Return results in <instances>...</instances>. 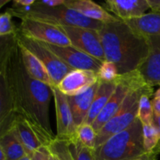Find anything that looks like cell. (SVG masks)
Returning <instances> with one entry per match:
<instances>
[{"instance_id":"obj_1","label":"cell","mask_w":160,"mask_h":160,"mask_svg":"<svg viewBox=\"0 0 160 160\" xmlns=\"http://www.w3.org/2000/svg\"><path fill=\"white\" fill-rule=\"evenodd\" d=\"M0 78V87L8 93L14 113L28 120L48 146L56 137L49 120L52 87L28 74L16 34L1 37Z\"/></svg>"},{"instance_id":"obj_2","label":"cell","mask_w":160,"mask_h":160,"mask_svg":"<svg viewBox=\"0 0 160 160\" xmlns=\"http://www.w3.org/2000/svg\"><path fill=\"white\" fill-rule=\"evenodd\" d=\"M99 34L106 59L117 66L119 75L138 70L148 58V36L134 31L125 21L104 23Z\"/></svg>"},{"instance_id":"obj_3","label":"cell","mask_w":160,"mask_h":160,"mask_svg":"<svg viewBox=\"0 0 160 160\" xmlns=\"http://www.w3.org/2000/svg\"><path fill=\"white\" fill-rule=\"evenodd\" d=\"M7 11L12 16L19 17L21 20L29 18L58 27H80L99 31L104 25L102 22L88 18L65 5L57 7H48L36 1L31 6L19 7L12 6Z\"/></svg>"},{"instance_id":"obj_4","label":"cell","mask_w":160,"mask_h":160,"mask_svg":"<svg viewBox=\"0 0 160 160\" xmlns=\"http://www.w3.org/2000/svg\"><path fill=\"white\" fill-rule=\"evenodd\" d=\"M96 160H131L147 155L143 144V124L138 118L94 150Z\"/></svg>"},{"instance_id":"obj_5","label":"cell","mask_w":160,"mask_h":160,"mask_svg":"<svg viewBox=\"0 0 160 160\" xmlns=\"http://www.w3.org/2000/svg\"><path fill=\"white\" fill-rule=\"evenodd\" d=\"M143 95L152 96L153 88L147 84L139 88L133 89L128 93L118 112L97 134L95 148L101 146L113 135L129 128L135 121L138 115L140 99Z\"/></svg>"},{"instance_id":"obj_6","label":"cell","mask_w":160,"mask_h":160,"mask_svg":"<svg viewBox=\"0 0 160 160\" xmlns=\"http://www.w3.org/2000/svg\"><path fill=\"white\" fill-rule=\"evenodd\" d=\"M16 36L18 42L31 52L44 64L51 77L55 87H57L67 74L73 70V69L64 63L54 52H52L45 43L23 35L18 31V28Z\"/></svg>"},{"instance_id":"obj_7","label":"cell","mask_w":160,"mask_h":160,"mask_svg":"<svg viewBox=\"0 0 160 160\" xmlns=\"http://www.w3.org/2000/svg\"><path fill=\"white\" fill-rule=\"evenodd\" d=\"M18 31L23 35L45 44L58 46H70V40L59 27L32 20L23 18Z\"/></svg>"},{"instance_id":"obj_8","label":"cell","mask_w":160,"mask_h":160,"mask_svg":"<svg viewBox=\"0 0 160 160\" xmlns=\"http://www.w3.org/2000/svg\"><path fill=\"white\" fill-rule=\"evenodd\" d=\"M70 40L71 46L102 62L106 60L99 31L80 27H59Z\"/></svg>"},{"instance_id":"obj_9","label":"cell","mask_w":160,"mask_h":160,"mask_svg":"<svg viewBox=\"0 0 160 160\" xmlns=\"http://www.w3.org/2000/svg\"><path fill=\"white\" fill-rule=\"evenodd\" d=\"M56 115V138L65 141H70L78 138V128L73 121L71 109L67 96L61 92L57 87H52Z\"/></svg>"},{"instance_id":"obj_10","label":"cell","mask_w":160,"mask_h":160,"mask_svg":"<svg viewBox=\"0 0 160 160\" xmlns=\"http://www.w3.org/2000/svg\"><path fill=\"white\" fill-rule=\"evenodd\" d=\"M45 45L73 70H92L98 73L102 63L99 59H95L71 45L58 46L50 44H45Z\"/></svg>"},{"instance_id":"obj_11","label":"cell","mask_w":160,"mask_h":160,"mask_svg":"<svg viewBox=\"0 0 160 160\" xmlns=\"http://www.w3.org/2000/svg\"><path fill=\"white\" fill-rule=\"evenodd\" d=\"M98 73L92 70H73L57 85V88L67 96L81 95L98 81Z\"/></svg>"},{"instance_id":"obj_12","label":"cell","mask_w":160,"mask_h":160,"mask_svg":"<svg viewBox=\"0 0 160 160\" xmlns=\"http://www.w3.org/2000/svg\"><path fill=\"white\" fill-rule=\"evenodd\" d=\"M149 54L138 69L142 78L148 85L160 87V36H148Z\"/></svg>"},{"instance_id":"obj_13","label":"cell","mask_w":160,"mask_h":160,"mask_svg":"<svg viewBox=\"0 0 160 160\" xmlns=\"http://www.w3.org/2000/svg\"><path fill=\"white\" fill-rule=\"evenodd\" d=\"M105 6L116 17L123 21L139 18L150 8L148 0H107L105 2Z\"/></svg>"},{"instance_id":"obj_14","label":"cell","mask_w":160,"mask_h":160,"mask_svg":"<svg viewBox=\"0 0 160 160\" xmlns=\"http://www.w3.org/2000/svg\"><path fill=\"white\" fill-rule=\"evenodd\" d=\"M98 80L94 85L84 93L74 96H67V100L71 109L73 121L77 128L84 123L90 111L94 98L99 86Z\"/></svg>"},{"instance_id":"obj_15","label":"cell","mask_w":160,"mask_h":160,"mask_svg":"<svg viewBox=\"0 0 160 160\" xmlns=\"http://www.w3.org/2000/svg\"><path fill=\"white\" fill-rule=\"evenodd\" d=\"M11 127H12L16 131L24 148L27 156L30 158L36 149L42 145H46L35 129L23 117L16 115Z\"/></svg>"},{"instance_id":"obj_16","label":"cell","mask_w":160,"mask_h":160,"mask_svg":"<svg viewBox=\"0 0 160 160\" xmlns=\"http://www.w3.org/2000/svg\"><path fill=\"white\" fill-rule=\"evenodd\" d=\"M64 5L70 9L78 11L88 18L103 23H112L120 20L91 0H65Z\"/></svg>"},{"instance_id":"obj_17","label":"cell","mask_w":160,"mask_h":160,"mask_svg":"<svg viewBox=\"0 0 160 160\" xmlns=\"http://www.w3.org/2000/svg\"><path fill=\"white\" fill-rule=\"evenodd\" d=\"M18 41V40H17ZM23 66L28 74L34 80L41 81L51 87H55L48 70L44 64L31 52L19 42Z\"/></svg>"},{"instance_id":"obj_18","label":"cell","mask_w":160,"mask_h":160,"mask_svg":"<svg viewBox=\"0 0 160 160\" xmlns=\"http://www.w3.org/2000/svg\"><path fill=\"white\" fill-rule=\"evenodd\" d=\"M116 88H117L116 81H111V82L100 81L99 86L94 98L93 103L84 123L92 125L100 112L102 111L106 105L107 104L108 101L113 94Z\"/></svg>"},{"instance_id":"obj_19","label":"cell","mask_w":160,"mask_h":160,"mask_svg":"<svg viewBox=\"0 0 160 160\" xmlns=\"http://www.w3.org/2000/svg\"><path fill=\"white\" fill-rule=\"evenodd\" d=\"M0 149L4 152L6 160H19L27 156L24 148L12 127L0 134Z\"/></svg>"},{"instance_id":"obj_20","label":"cell","mask_w":160,"mask_h":160,"mask_svg":"<svg viewBox=\"0 0 160 160\" xmlns=\"http://www.w3.org/2000/svg\"><path fill=\"white\" fill-rule=\"evenodd\" d=\"M134 31L145 36H160V12L145 13L139 18L125 21Z\"/></svg>"},{"instance_id":"obj_21","label":"cell","mask_w":160,"mask_h":160,"mask_svg":"<svg viewBox=\"0 0 160 160\" xmlns=\"http://www.w3.org/2000/svg\"><path fill=\"white\" fill-rule=\"evenodd\" d=\"M70 152L74 160H96L94 149L85 146L78 138L67 141Z\"/></svg>"},{"instance_id":"obj_22","label":"cell","mask_w":160,"mask_h":160,"mask_svg":"<svg viewBox=\"0 0 160 160\" xmlns=\"http://www.w3.org/2000/svg\"><path fill=\"white\" fill-rule=\"evenodd\" d=\"M48 147L54 160H74L69 149L67 141L56 137Z\"/></svg>"},{"instance_id":"obj_23","label":"cell","mask_w":160,"mask_h":160,"mask_svg":"<svg viewBox=\"0 0 160 160\" xmlns=\"http://www.w3.org/2000/svg\"><path fill=\"white\" fill-rule=\"evenodd\" d=\"M148 95H143L140 99L138 118L143 125H152L154 111Z\"/></svg>"},{"instance_id":"obj_24","label":"cell","mask_w":160,"mask_h":160,"mask_svg":"<svg viewBox=\"0 0 160 160\" xmlns=\"http://www.w3.org/2000/svg\"><path fill=\"white\" fill-rule=\"evenodd\" d=\"M160 142L157 130L153 125H143V144L147 154L154 152Z\"/></svg>"},{"instance_id":"obj_25","label":"cell","mask_w":160,"mask_h":160,"mask_svg":"<svg viewBox=\"0 0 160 160\" xmlns=\"http://www.w3.org/2000/svg\"><path fill=\"white\" fill-rule=\"evenodd\" d=\"M77 134H78V139L81 141V143L84 144L85 146L95 150L97 133L94 130L92 125L82 123L78 128Z\"/></svg>"},{"instance_id":"obj_26","label":"cell","mask_w":160,"mask_h":160,"mask_svg":"<svg viewBox=\"0 0 160 160\" xmlns=\"http://www.w3.org/2000/svg\"><path fill=\"white\" fill-rule=\"evenodd\" d=\"M98 79L101 81L111 82L116 81L119 77L117 67L113 62L106 60L102 62L98 73Z\"/></svg>"},{"instance_id":"obj_27","label":"cell","mask_w":160,"mask_h":160,"mask_svg":"<svg viewBox=\"0 0 160 160\" xmlns=\"http://www.w3.org/2000/svg\"><path fill=\"white\" fill-rule=\"evenodd\" d=\"M12 17L7 10L0 16V36H8L17 33V28L12 23Z\"/></svg>"},{"instance_id":"obj_28","label":"cell","mask_w":160,"mask_h":160,"mask_svg":"<svg viewBox=\"0 0 160 160\" xmlns=\"http://www.w3.org/2000/svg\"><path fill=\"white\" fill-rule=\"evenodd\" d=\"M51 152L46 145H42L36 149L31 156V160H49Z\"/></svg>"},{"instance_id":"obj_29","label":"cell","mask_w":160,"mask_h":160,"mask_svg":"<svg viewBox=\"0 0 160 160\" xmlns=\"http://www.w3.org/2000/svg\"><path fill=\"white\" fill-rule=\"evenodd\" d=\"M38 2L42 5L48 7H57L65 3V0H40Z\"/></svg>"},{"instance_id":"obj_30","label":"cell","mask_w":160,"mask_h":160,"mask_svg":"<svg viewBox=\"0 0 160 160\" xmlns=\"http://www.w3.org/2000/svg\"><path fill=\"white\" fill-rule=\"evenodd\" d=\"M35 2V0H14L13 6L19 7H28L33 6Z\"/></svg>"},{"instance_id":"obj_31","label":"cell","mask_w":160,"mask_h":160,"mask_svg":"<svg viewBox=\"0 0 160 160\" xmlns=\"http://www.w3.org/2000/svg\"><path fill=\"white\" fill-rule=\"evenodd\" d=\"M154 114L160 116V98H155L152 100Z\"/></svg>"},{"instance_id":"obj_32","label":"cell","mask_w":160,"mask_h":160,"mask_svg":"<svg viewBox=\"0 0 160 160\" xmlns=\"http://www.w3.org/2000/svg\"><path fill=\"white\" fill-rule=\"evenodd\" d=\"M157 156H158V153L156 152H153L145 155V156H142V157L137 158V159H134L131 160H156Z\"/></svg>"},{"instance_id":"obj_33","label":"cell","mask_w":160,"mask_h":160,"mask_svg":"<svg viewBox=\"0 0 160 160\" xmlns=\"http://www.w3.org/2000/svg\"><path fill=\"white\" fill-rule=\"evenodd\" d=\"M153 126L156 128V129L157 130L158 133H159V135L160 138V116L156 115L154 114V117H153Z\"/></svg>"},{"instance_id":"obj_34","label":"cell","mask_w":160,"mask_h":160,"mask_svg":"<svg viewBox=\"0 0 160 160\" xmlns=\"http://www.w3.org/2000/svg\"><path fill=\"white\" fill-rule=\"evenodd\" d=\"M0 160H6V155H5L4 152L1 149H0Z\"/></svg>"},{"instance_id":"obj_35","label":"cell","mask_w":160,"mask_h":160,"mask_svg":"<svg viewBox=\"0 0 160 160\" xmlns=\"http://www.w3.org/2000/svg\"><path fill=\"white\" fill-rule=\"evenodd\" d=\"M155 98H160V88L154 93Z\"/></svg>"},{"instance_id":"obj_36","label":"cell","mask_w":160,"mask_h":160,"mask_svg":"<svg viewBox=\"0 0 160 160\" xmlns=\"http://www.w3.org/2000/svg\"><path fill=\"white\" fill-rule=\"evenodd\" d=\"M154 152H157L158 154H160V145H159H159H158V146L156 147V149L154 150Z\"/></svg>"},{"instance_id":"obj_37","label":"cell","mask_w":160,"mask_h":160,"mask_svg":"<svg viewBox=\"0 0 160 160\" xmlns=\"http://www.w3.org/2000/svg\"><path fill=\"white\" fill-rule=\"evenodd\" d=\"M0 2H1V3H0V7H2L3 5H4L5 3L8 2H9V0H6V1H3V0H0Z\"/></svg>"},{"instance_id":"obj_38","label":"cell","mask_w":160,"mask_h":160,"mask_svg":"<svg viewBox=\"0 0 160 160\" xmlns=\"http://www.w3.org/2000/svg\"><path fill=\"white\" fill-rule=\"evenodd\" d=\"M19 160H31V158H30L28 156H25L24 157L21 158V159H19Z\"/></svg>"},{"instance_id":"obj_39","label":"cell","mask_w":160,"mask_h":160,"mask_svg":"<svg viewBox=\"0 0 160 160\" xmlns=\"http://www.w3.org/2000/svg\"><path fill=\"white\" fill-rule=\"evenodd\" d=\"M49 160H54V159H53V157H52V154H51V156H50V159Z\"/></svg>"},{"instance_id":"obj_40","label":"cell","mask_w":160,"mask_h":160,"mask_svg":"<svg viewBox=\"0 0 160 160\" xmlns=\"http://www.w3.org/2000/svg\"><path fill=\"white\" fill-rule=\"evenodd\" d=\"M159 145H160V142H159Z\"/></svg>"}]
</instances>
